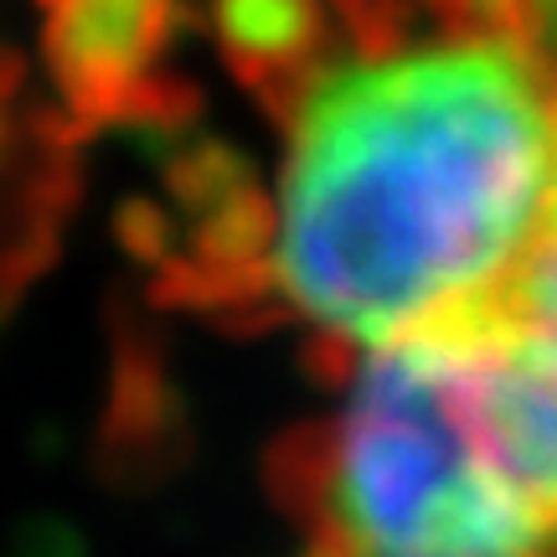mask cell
I'll return each mask as SVG.
<instances>
[{
  "mask_svg": "<svg viewBox=\"0 0 557 557\" xmlns=\"http://www.w3.org/2000/svg\"><path fill=\"white\" fill-rule=\"evenodd\" d=\"M557 186V78L521 41L351 52L289 114L278 284L387 346L511 274Z\"/></svg>",
  "mask_w": 557,
  "mask_h": 557,
  "instance_id": "1",
  "label": "cell"
},
{
  "mask_svg": "<svg viewBox=\"0 0 557 557\" xmlns=\"http://www.w3.org/2000/svg\"><path fill=\"white\" fill-rule=\"evenodd\" d=\"M305 557H557V521L506 475L434 315L361 361L336 423H299L263 455Z\"/></svg>",
  "mask_w": 557,
  "mask_h": 557,
  "instance_id": "2",
  "label": "cell"
},
{
  "mask_svg": "<svg viewBox=\"0 0 557 557\" xmlns=\"http://www.w3.org/2000/svg\"><path fill=\"white\" fill-rule=\"evenodd\" d=\"M171 32V0H52L47 52L67 103L88 120L135 124L150 145H171L191 114L181 83L150 78Z\"/></svg>",
  "mask_w": 557,
  "mask_h": 557,
  "instance_id": "3",
  "label": "cell"
},
{
  "mask_svg": "<svg viewBox=\"0 0 557 557\" xmlns=\"http://www.w3.org/2000/svg\"><path fill=\"white\" fill-rule=\"evenodd\" d=\"M191 444L186 398L165 372V357L150 336L120 331L114 377H109V413L99 434V465L114 485H150L181 470Z\"/></svg>",
  "mask_w": 557,
  "mask_h": 557,
  "instance_id": "4",
  "label": "cell"
},
{
  "mask_svg": "<svg viewBox=\"0 0 557 557\" xmlns=\"http://www.w3.org/2000/svg\"><path fill=\"white\" fill-rule=\"evenodd\" d=\"M222 58L243 88H253L278 124H289L299 94L315 83L325 52L320 0H218Z\"/></svg>",
  "mask_w": 557,
  "mask_h": 557,
  "instance_id": "5",
  "label": "cell"
},
{
  "mask_svg": "<svg viewBox=\"0 0 557 557\" xmlns=\"http://www.w3.org/2000/svg\"><path fill=\"white\" fill-rule=\"evenodd\" d=\"M165 186H171V197H176L181 212L191 222H201V218H212L218 207H227L233 197L253 191L259 176H253V165H248L233 145H218V139L186 145V139H181L176 156L165 160Z\"/></svg>",
  "mask_w": 557,
  "mask_h": 557,
  "instance_id": "6",
  "label": "cell"
},
{
  "mask_svg": "<svg viewBox=\"0 0 557 557\" xmlns=\"http://www.w3.org/2000/svg\"><path fill=\"white\" fill-rule=\"evenodd\" d=\"M269 238H274V207L253 186L191 227V259L212 269H253V263H269L263 259Z\"/></svg>",
  "mask_w": 557,
  "mask_h": 557,
  "instance_id": "7",
  "label": "cell"
},
{
  "mask_svg": "<svg viewBox=\"0 0 557 557\" xmlns=\"http://www.w3.org/2000/svg\"><path fill=\"white\" fill-rule=\"evenodd\" d=\"M500 284H506L511 305L553 341V351H557V186H553V201H547V222H542L537 243L527 248V259Z\"/></svg>",
  "mask_w": 557,
  "mask_h": 557,
  "instance_id": "8",
  "label": "cell"
},
{
  "mask_svg": "<svg viewBox=\"0 0 557 557\" xmlns=\"http://www.w3.org/2000/svg\"><path fill=\"white\" fill-rule=\"evenodd\" d=\"M114 238H120L124 253L135 263H145V269H165V263L176 259V222L145 197L120 201V212H114Z\"/></svg>",
  "mask_w": 557,
  "mask_h": 557,
  "instance_id": "9",
  "label": "cell"
},
{
  "mask_svg": "<svg viewBox=\"0 0 557 557\" xmlns=\"http://www.w3.org/2000/svg\"><path fill=\"white\" fill-rule=\"evenodd\" d=\"M11 557H88V547H83V537L67 527V521L37 517V521H26V527L16 532Z\"/></svg>",
  "mask_w": 557,
  "mask_h": 557,
  "instance_id": "10",
  "label": "cell"
}]
</instances>
